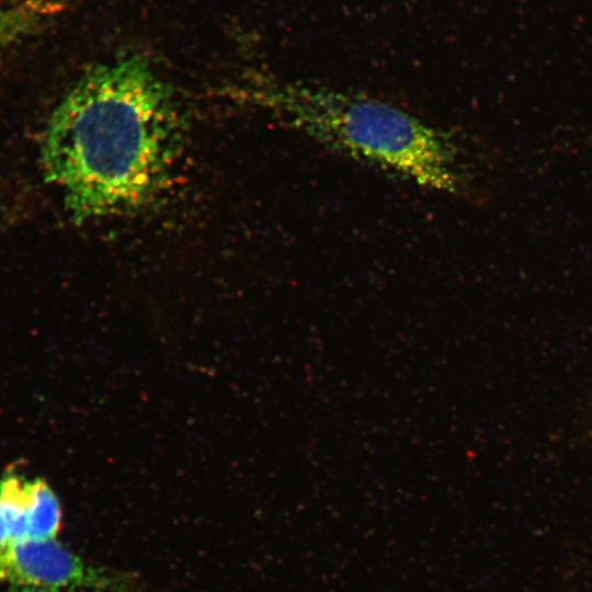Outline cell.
<instances>
[{
    "mask_svg": "<svg viewBox=\"0 0 592 592\" xmlns=\"http://www.w3.org/2000/svg\"><path fill=\"white\" fill-rule=\"evenodd\" d=\"M182 117L148 62L119 57L90 68L50 116L42 145L46 180L77 223L135 212L167 182Z\"/></svg>",
    "mask_w": 592,
    "mask_h": 592,
    "instance_id": "cell-1",
    "label": "cell"
},
{
    "mask_svg": "<svg viewBox=\"0 0 592 592\" xmlns=\"http://www.w3.org/2000/svg\"><path fill=\"white\" fill-rule=\"evenodd\" d=\"M260 100L330 150L425 189L448 194L466 189L453 137L391 103L298 83L266 84Z\"/></svg>",
    "mask_w": 592,
    "mask_h": 592,
    "instance_id": "cell-2",
    "label": "cell"
},
{
    "mask_svg": "<svg viewBox=\"0 0 592 592\" xmlns=\"http://www.w3.org/2000/svg\"><path fill=\"white\" fill-rule=\"evenodd\" d=\"M0 581L48 591L107 590L112 578L86 565L55 539L26 537L9 543L0 555Z\"/></svg>",
    "mask_w": 592,
    "mask_h": 592,
    "instance_id": "cell-3",
    "label": "cell"
},
{
    "mask_svg": "<svg viewBox=\"0 0 592 592\" xmlns=\"http://www.w3.org/2000/svg\"><path fill=\"white\" fill-rule=\"evenodd\" d=\"M30 481L15 473L0 480V523L9 543L29 537Z\"/></svg>",
    "mask_w": 592,
    "mask_h": 592,
    "instance_id": "cell-4",
    "label": "cell"
},
{
    "mask_svg": "<svg viewBox=\"0 0 592 592\" xmlns=\"http://www.w3.org/2000/svg\"><path fill=\"white\" fill-rule=\"evenodd\" d=\"M29 537L55 539L61 523V509L57 496L39 478L30 481Z\"/></svg>",
    "mask_w": 592,
    "mask_h": 592,
    "instance_id": "cell-5",
    "label": "cell"
},
{
    "mask_svg": "<svg viewBox=\"0 0 592 592\" xmlns=\"http://www.w3.org/2000/svg\"><path fill=\"white\" fill-rule=\"evenodd\" d=\"M9 592H52L48 590L29 587V585H13Z\"/></svg>",
    "mask_w": 592,
    "mask_h": 592,
    "instance_id": "cell-6",
    "label": "cell"
},
{
    "mask_svg": "<svg viewBox=\"0 0 592 592\" xmlns=\"http://www.w3.org/2000/svg\"><path fill=\"white\" fill-rule=\"evenodd\" d=\"M9 545V540L0 523V555L5 550Z\"/></svg>",
    "mask_w": 592,
    "mask_h": 592,
    "instance_id": "cell-7",
    "label": "cell"
},
{
    "mask_svg": "<svg viewBox=\"0 0 592 592\" xmlns=\"http://www.w3.org/2000/svg\"><path fill=\"white\" fill-rule=\"evenodd\" d=\"M82 592H105V590H83Z\"/></svg>",
    "mask_w": 592,
    "mask_h": 592,
    "instance_id": "cell-8",
    "label": "cell"
}]
</instances>
